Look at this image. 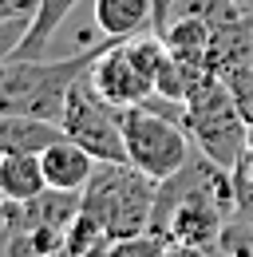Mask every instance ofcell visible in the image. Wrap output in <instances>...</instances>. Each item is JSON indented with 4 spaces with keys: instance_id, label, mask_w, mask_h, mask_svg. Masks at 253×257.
<instances>
[{
    "instance_id": "ffe728a7",
    "label": "cell",
    "mask_w": 253,
    "mask_h": 257,
    "mask_svg": "<svg viewBox=\"0 0 253 257\" xmlns=\"http://www.w3.org/2000/svg\"><path fill=\"white\" fill-rule=\"evenodd\" d=\"M233 4H237V8H253V0H233Z\"/></svg>"
},
{
    "instance_id": "7c38bea8",
    "label": "cell",
    "mask_w": 253,
    "mask_h": 257,
    "mask_svg": "<svg viewBox=\"0 0 253 257\" xmlns=\"http://www.w3.org/2000/svg\"><path fill=\"white\" fill-rule=\"evenodd\" d=\"M48 190V174L40 155H4L0 159V198L4 202H32Z\"/></svg>"
},
{
    "instance_id": "8fae6325",
    "label": "cell",
    "mask_w": 253,
    "mask_h": 257,
    "mask_svg": "<svg viewBox=\"0 0 253 257\" xmlns=\"http://www.w3.org/2000/svg\"><path fill=\"white\" fill-rule=\"evenodd\" d=\"M56 139H63V127L52 119L0 115V155H44Z\"/></svg>"
},
{
    "instance_id": "ba28073f",
    "label": "cell",
    "mask_w": 253,
    "mask_h": 257,
    "mask_svg": "<svg viewBox=\"0 0 253 257\" xmlns=\"http://www.w3.org/2000/svg\"><path fill=\"white\" fill-rule=\"evenodd\" d=\"M166 48L170 56L182 64L186 75H198V71H214V24L198 12H182V16H170L166 24Z\"/></svg>"
},
{
    "instance_id": "2e32d148",
    "label": "cell",
    "mask_w": 253,
    "mask_h": 257,
    "mask_svg": "<svg viewBox=\"0 0 253 257\" xmlns=\"http://www.w3.org/2000/svg\"><path fill=\"white\" fill-rule=\"evenodd\" d=\"M28 28H32V16H4V20H0V64L16 60V52H20Z\"/></svg>"
},
{
    "instance_id": "9c48e42d",
    "label": "cell",
    "mask_w": 253,
    "mask_h": 257,
    "mask_svg": "<svg viewBox=\"0 0 253 257\" xmlns=\"http://www.w3.org/2000/svg\"><path fill=\"white\" fill-rule=\"evenodd\" d=\"M44 174H48V186L52 190H71V194H83V186L91 182V174L99 170V159H95L87 147H79L75 139H56L44 155Z\"/></svg>"
},
{
    "instance_id": "277c9868",
    "label": "cell",
    "mask_w": 253,
    "mask_h": 257,
    "mask_svg": "<svg viewBox=\"0 0 253 257\" xmlns=\"http://www.w3.org/2000/svg\"><path fill=\"white\" fill-rule=\"evenodd\" d=\"M166 103H174V99L151 95L147 103L123 111L126 162H131L135 170H143L147 178H155V182H166L170 174H178V170L194 159V151H198V147L190 151L194 139H190L186 123H182L186 103H178L174 111H170Z\"/></svg>"
},
{
    "instance_id": "3957f363",
    "label": "cell",
    "mask_w": 253,
    "mask_h": 257,
    "mask_svg": "<svg viewBox=\"0 0 253 257\" xmlns=\"http://www.w3.org/2000/svg\"><path fill=\"white\" fill-rule=\"evenodd\" d=\"M107 44V40H103ZM79 48L75 56H63V60H8L0 64V115H32V119H52L60 123L63 107L71 87L87 75L91 60L99 56V48Z\"/></svg>"
},
{
    "instance_id": "7a4b0ae2",
    "label": "cell",
    "mask_w": 253,
    "mask_h": 257,
    "mask_svg": "<svg viewBox=\"0 0 253 257\" xmlns=\"http://www.w3.org/2000/svg\"><path fill=\"white\" fill-rule=\"evenodd\" d=\"M194 147L225 170H237L249 159V119L237 95L218 71L186 75V111H182Z\"/></svg>"
},
{
    "instance_id": "9a60e30c",
    "label": "cell",
    "mask_w": 253,
    "mask_h": 257,
    "mask_svg": "<svg viewBox=\"0 0 253 257\" xmlns=\"http://www.w3.org/2000/svg\"><path fill=\"white\" fill-rule=\"evenodd\" d=\"M103 257H174V245L155 233V229H143V233H126V237H115Z\"/></svg>"
},
{
    "instance_id": "e0dca14e",
    "label": "cell",
    "mask_w": 253,
    "mask_h": 257,
    "mask_svg": "<svg viewBox=\"0 0 253 257\" xmlns=\"http://www.w3.org/2000/svg\"><path fill=\"white\" fill-rule=\"evenodd\" d=\"M233 182H237V206H253V155L233 170Z\"/></svg>"
},
{
    "instance_id": "4fadbf2b",
    "label": "cell",
    "mask_w": 253,
    "mask_h": 257,
    "mask_svg": "<svg viewBox=\"0 0 253 257\" xmlns=\"http://www.w3.org/2000/svg\"><path fill=\"white\" fill-rule=\"evenodd\" d=\"M75 4H79V0H40V4H36V16H32V28H28V36H24V44H20L16 56H24V60L44 56L48 44H52V36L60 32V24L71 16Z\"/></svg>"
},
{
    "instance_id": "d6986e66",
    "label": "cell",
    "mask_w": 253,
    "mask_h": 257,
    "mask_svg": "<svg viewBox=\"0 0 253 257\" xmlns=\"http://www.w3.org/2000/svg\"><path fill=\"white\" fill-rule=\"evenodd\" d=\"M245 119H249V155H253V111L245 115Z\"/></svg>"
},
{
    "instance_id": "5bb4252c",
    "label": "cell",
    "mask_w": 253,
    "mask_h": 257,
    "mask_svg": "<svg viewBox=\"0 0 253 257\" xmlns=\"http://www.w3.org/2000/svg\"><path fill=\"white\" fill-rule=\"evenodd\" d=\"M111 245V233L103 229V222L87 214L79 206V214L67 225V241H63V257H103V249Z\"/></svg>"
},
{
    "instance_id": "52a82bcc",
    "label": "cell",
    "mask_w": 253,
    "mask_h": 257,
    "mask_svg": "<svg viewBox=\"0 0 253 257\" xmlns=\"http://www.w3.org/2000/svg\"><path fill=\"white\" fill-rule=\"evenodd\" d=\"M87 79H91L95 91L107 99V103H115L119 111L139 107V103H147V99L155 95V83H151L147 67L135 60V52H131L126 40H107L99 48V56L87 67Z\"/></svg>"
},
{
    "instance_id": "30bf717a",
    "label": "cell",
    "mask_w": 253,
    "mask_h": 257,
    "mask_svg": "<svg viewBox=\"0 0 253 257\" xmlns=\"http://www.w3.org/2000/svg\"><path fill=\"white\" fill-rule=\"evenodd\" d=\"M95 28L107 40L155 32V0H95Z\"/></svg>"
},
{
    "instance_id": "8992f818",
    "label": "cell",
    "mask_w": 253,
    "mask_h": 257,
    "mask_svg": "<svg viewBox=\"0 0 253 257\" xmlns=\"http://www.w3.org/2000/svg\"><path fill=\"white\" fill-rule=\"evenodd\" d=\"M60 127H63L67 139H75L79 147H87L99 162H126L123 111L99 95V91L91 87V79H87V75L71 87Z\"/></svg>"
},
{
    "instance_id": "ac0fdd59",
    "label": "cell",
    "mask_w": 253,
    "mask_h": 257,
    "mask_svg": "<svg viewBox=\"0 0 253 257\" xmlns=\"http://www.w3.org/2000/svg\"><path fill=\"white\" fill-rule=\"evenodd\" d=\"M40 0H0V20L4 16H36Z\"/></svg>"
},
{
    "instance_id": "6da1fadb",
    "label": "cell",
    "mask_w": 253,
    "mask_h": 257,
    "mask_svg": "<svg viewBox=\"0 0 253 257\" xmlns=\"http://www.w3.org/2000/svg\"><path fill=\"white\" fill-rule=\"evenodd\" d=\"M233 214H237L233 170L194 151V159L178 174L158 182L151 229L162 233L174 249H218Z\"/></svg>"
},
{
    "instance_id": "5b68a950",
    "label": "cell",
    "mask_w": 253,
    "mask_h": 257,
    "mask_svg": "<svg viewBox=\"0 0 253 257\" xmlns=\"http://www.w3.org/2000/svg\"><path fill=\"white\" fill-rule=\"evenodd\" d=\"M155 198H158V182L147 178L143 170H135L131 162H99V170L79 194V206L87 214H95L115 241L126 233L151 229Z\"/></svg>"
}]
</instances>
